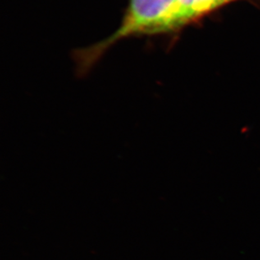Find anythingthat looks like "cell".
<instances>
[{"label": "cell", "instance_id": "1", "mask_svg": "<svg viewBox=\"0 0 260 260\" xmlns=\"http://www.w3.org/2000/svg\"><path fill=\"white\" fill-rule=\"evenodd\" d=\"M173 3L174 0H130L121 25L114 34L102 42L75 52L79 74L87 73L120 40L138 35L166 33Z\"/></svg>", "mask_w": 260, "mask_h": 260}, {"label": "cell", "instance_id": "2", "mask_svg": "<svg viewBox=\"0 0 260 260\" xmlns=\"http://www.w3.org/2000/svg\"><path fill=\"white\" fill-rule=\"evenodd\" d=\"M231 1L233 0H174L168 20L167 32L182 27Z\"/></svg>", "mask_w": 260, "mask_h": 260}]
</instances>
